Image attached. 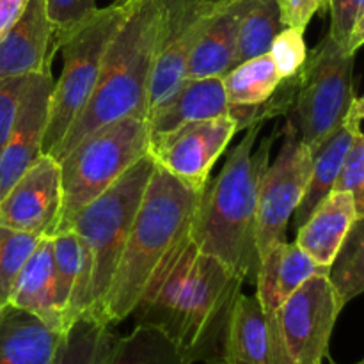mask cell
I'll return each instance as SVG.
<instances>
[{"label":"cell","instance_id":"cell-1","mask_svg":"<svg viewBox=\"0 0 364 364\" xmlns=\"http://www.w3.org/2000/svg\"><path fill=\"white\" fill-rule=\"evenodd\" d=\"M244 277L188 242L149 297L135 308V323L166 334L185 364L220 358L228 322Z\"/></svg>","mask_w":364,"mask_h":364},{"label":"cell","instance_id":"cell-2","mask_svg":"<svg viewBox=\"0 0 364 364\" xmlns=\"http://www.w3.org/2000/svg\"><path fill=\"white\" fill-rule=\"evenodd\" d=\"M199 194L155 164L112 283L96 316L100 322L112 327L123 322L155 291L191 242Z\"/></svg>","mask_w":364,"mask_h":364},{"label":"cell","instance_id":"cell-3","mask_svg":"<svg viewBox=\"0 0 364 364\" xmlns=\"http://www.w3.org/2000/svg\"><path fill=\"white\" fill-rule=\"evenodd\" d=\"M263 124H252L226 156L223 169L206 181L196 206L191 240L203 255L220 259L244 281L255 277L259 267L256 247V212L259 183L269 167L274 134L255 142Z\"/></svg>","mask_w":364,"mask_h":364},{"label":"cell","instance_id":"cell-4","mask_svg":"<svg viewBox=\"0 0 364 364\" xmlns=\"http://www.w3.org/2000/svg\"><path fill=\"white\" fill-rule=\"evenodd\" d=\"M173 0H132L107 46L98 82L85 109L52 153L57 162L100 128L130 116H148V92L156 50Z\"/></svg>","mask_w":364,"mask_h":364},{"label":"cell","instance_id":"cell-5","mask_svg":"<svg viewBox=\"0 0 364 364\" xmlns=\"http://www.w3.org/2000/svg\"><path fill=\"white\" fill-rule=\"evenodd\" d=\"M153 171L155 160L148 153L85 205L71 223L70 230L82 238L91 258V309L87 316L96 318L102 309Z\"/></svg>","mask_w":364,"mask_h":364},{"label":"cell","instance_id":"cell-6","mask_svg":"<svg viewBox=\"0 0 364 364\" xmlns=\"http://www.w3.org/2000/svg\"><path fill=\"white\" fill-rule=\"evenodd\" d=\"M149 151L148 117L130 116L100 128L60 160L63 206L57 233Z\"/></svg>","mask_w":364,"mask_h":364},{"label":"cell","instance_id":"cell-7","mask_svg":"<svg viewBox=\"0 0 364 364\" xmlns=\"http://www.w3.org/2000/svg\"><path fill=\"white\" fill-rule=\"evenodd\" d=\"M132 0H116L96 9L70 32L57 48L63 50V71L53 82L48 123L41 153L52 155L63 142L73 121L85 109L102 71L107 46L130 9Z\"/></svg>","mask_w":364,"mask_h":364},{"label":"cell","instance_id":"cell-8","mask_svg":"<svg viewBox=\"0 0 364 364\" xmlns=\"http://www.w3.org/2000/svg\"><path fill=\"white\" fill-rule=\"evenodd\" d=\"M288 80L299 135L313 153L343 124L354 102V55L327 34L308 52L301 71Z\"/></svg>","mask_w":364,"mask_h":364},{"label":"cell","instance_id":"cell-9","mask_svg":"<svg viewBox=\"0 0 364 364\" xmlns=\"http://www.w3.org/2000/svg\"><path fill=\"white\" fill-rule=\"evenodd\" d=\"M283 146L267 167L259 183L256 212V247L259 259L281 242H287L291 215L301 205L311 174V149L301 141L299 130L288 121Z\"/></svg>","mask_w":364,"mask_h":364},{"label":"cell","instance_id":"cell-10","mask_svg":"<svg viewBox=\"0 0 364 364\" xmlns=\"http://www.w3.org/2000/svg\"><path fill=\"white\" fill-rule=\"evenodd\" d=\"M341 309L327 274L309 277L281 304L276 316L291 363L320 364L327 358Z\"/></svg>","mask_w":364,"mask_h":364},{"label":"cell","instance_id":"cell-11","mask_svg":"<svg viewBox=\"0 0 364 364\" xmlns=\"http://www.w3.org/2000/svg\"><path fill=\"white\" fill-rule=\"evenodd\" d=\"M238 130L237 119L231 114L196 121L149 142L148 153L156 166L201 192L210 180L213 164Z\"/></svg>","mask_w":364,"mask_h":364},{"label":"cell","instance_id":"cell-12","mask_svg":"<svg viewBox=\"0 0 364 364\" xmlns=\"http://www.w3.org/2000/svg\"><path fill=\"white\" fill-rule=\"evenodd\" d=\"M60 206V164L52 155L41 153L0 199V224L38 237H53Z\"/></svg>","mask_w":364,"mask_h":364},{"label":"cell","instance_id":"cell-13","mask_svg":"<svg viewBox=\"0 0 364 364\" xmlns=\"http://www.w3.org/2000/svg\"><path fill=\"white\" fill-rule=\"evenodd\" d=\"M215 0H173L156 50L148 92V114L166 102L187 77L188 60L205 31ZM148 117V116H146Z\"/></svg>","mask_w":364,"mask_h":364},{"label":"cell","instance_id":"cell-14","mask_svg":"<svg viewBox=\"0 0 364 364\" xmlns=\"http://www.w3.org/2000/svg\"><path fill=\"white\" fill-rule=\"evenodd\" d=\"M52 89L50 68L28 77L13 130L0 151V199L41 155Z\"/></svg>","mask_w":364,"mask_h":364},{"label":"cell","instance_id":"cell-15","mask_svg":"<svg viewBox=\"0 0 364 364\" xmlns=\"http://www.w3.org/2000/svg\"><path fill=\"white\" fill-rule=\"evenodd\" d=\"M228 364H294L284 347L277 316L255 295H238L223 345Z\"/></svg>","mask_w":364,"mask_h":364},{"label":"cell","instance_id":"cell-16","mask_svg":"<svg viewBox=\"0 0 364 364\" xmlns=\"http://www.w3.org/2000/svg\"><path fill=\"white\" fill-rule=\"evenodd\" d=\"M53 28L45 0H28L13 27L0 38V80L39 73L52 66Z\"/></svg>","mask_w":364,"mask_h":364},{"label":"cell","instance_id":"cell-17","mask_svg":"<svg viewBox=\"0 0 364 364\" xmlns=\"http://www.w3.org/2000/svg\"><path fill=\"white\" fill-rule=\"evenodd\" d=\"M231 114L223 77L185 78L180 87L148 114L149 142L196 121Z\"/></svg>","mask_w":364,"mask_h":364},{"label":"cell","instance_id":"cell-18","mask_svg":"<svg viewBox=\"0 0 364 364\" xmlns=\"http://www.w3.org/2000/svg\"><path fill=\"white\" fill-rule=\"evenodd\" d=\"M252 0H215L205 31L188 60L187 77H224L237 66V41L242 18Z\"/></svg>","mask_w":364,"mask_h":364},{"label":"cell","instance_id":"cell-19","mask_svg":"<svg viewBox=\"0 0 364 364\" xmlns=\"http://www.w3.org/2000/svg\"><path fill=\"white\" fill-rule=\"evenodd\" d=\"M7 304L38 316L57 333H66L68 322L57 302L52 238L43 237L14 283Z\"/></svg>","mask_w":364,"mask_h":364},{"label":"cell","instance_id":"cell-20","mask_svg":"<svg viewBox=\"0 0 364 364\" xmlns=\"http://www.w3.org/2000/svg\"><path fill=\"white\" fill-rule=\"evenodd\" d=\"M358 219L354 198L333 191L297 230V244L318 267L329 272L345 237Z\"/></svg>","mask_w":364,"mask_h":364},{"label":"cell","instance_id":"cell-21","mask_svg":"<svg viewBox=\"0 0 364 364\" xmlns=\"http://www.w3.org/2000/svg\"><path fill=\"white\" fill-rule=\"evenodd\" d=\"M53 269L57 302L68 327L91 309V258L82 238L73 230L53 235Z\"/></svg>","mask_w":364,"mask_h":364},{"label":"cell","instance_id":"cell-22","mask_svg":"<svg viewBox=\"0 0 364 364\" xmlns=\"http://www.w3.org/2000/svg\"><path fill=\"white\" fill-rule=\"evenodd\" d=\"M316 274H327L301 249L297 242H281L259 259L256 297L267 313L276 315L284 301Z\"/></svg>","mask_w":364,"mask_h":364},{"label":"cell","instance_id":"cell-23","mask_svg":"<svg viewBox=\"0 0 364 364\" xmlns=\"http://www.w3.org/2000/svg\"><path fill=\"white\" fill-rule=\"evenodd\" d=\"M63 333L7 304L0 309V364H53Z\"/></svg>","mask_w":364,"mask_h":364},{"label":"cell","instance_id":"cell-24","mask_svg":"<svg viewBox=\"0 0 364 364\" xmlns=\"http://www.w3.org/2000/svg\"><path fill=\"white\" fill-rule=\"evenodd\" d=\"M361 132V128L352 127V124L345 123L338 128L336 132L329 135L315 151L311 164V174H309L308 187H306L304 198H302L301 205L294 212L295 215V226L299 228L309 219L316 206L334 191L338 176H340L341 166L345 162L348 149H350L352 141H354L355 134Z\"/></svg>","mask_w":364,"mask_h":364},{"label":"cell","instance_id":"cell-25","mask_svg":"<svg viewBox=\"0 0 364 364\" xmlns=\"http://www.w3.org/2000/svg\"><path fill=\"white\" fill-rule=\"evenodd\" d=\"M279 71L270 53L237 64L223 77L228 103L233 107H258L272 98L281 85Z\"/></svg>","mask_w":364,"mask_h":364},{"label":"cell","instance_id":"cell-26","mask_svg":"<svg viewBox=\"0 0 364 364\" xmlns=\"http://www.w3.org/2000/svg\"><path fill=\"white\" fill-rule=\"evenodd\" d=\"M117 338L112 326L80 316L63 333L53 364H103Z\"/></svg>","mask_w":364,"mask_h":364},{"label":"cell","instance_id":"cell-27","mask_svg":"<svg viewBox=\"0 0 364 364\" xmlns=\"http://www.w3.org/2000/svg\"><path fill=\"white\" fill-rule=\"evenodd\" d=\"M103 364H185L173 341L151 326L135 323L134 331L117 338Z\"/></svg>","mask_w":364,"mask_h":364},{"label":"cell","instance_id":"cell-28","mask_svg":"<svg viewBox=\"0 0 364 364\" xmlns=\"http://www.w3.org/2000/svg\"><path fill=\"white\" fill-rule=\"evenodd\" d=\"M341 306L364 294V215L358 217L329 269Z\"/></svg>","mask_w":364,"mask_h":364},{"label":"cell","instance_id":"cell-29","mask_svg":"<svg viewBox=\"0 0 364 364\" xmlns=\"http://www.w3.org/2000/svg\"><path fill=\"white\" fill-rule=\"evenodd\" d=\"M283 28L274 0H252L238 28L237 64L269 53L272 41Z\"/></svg>","mask_w":364,"mask_h":364},{"label":"cell","instance_id":"cell-30","mask_svg":"<svg viewBox=\"0 0 364 364\" xmlns=\"http://www.w3.org/2000/svg\"><path fill=\"white\" fill-rule=\"evenodd\" d=\"M43 237L0 224V306H7L14 283Z\"/></svg>","mask_w":364,"mask_h":364},{"label":"cell","instance_id":"cell-31","mask_svg":"<svg viewBox=\"0 0 364 364\" xmlns=\"http://www.w3.org/2000/svg\"><path fill=\"white\" fill-rule=\"evenodd\" d=\"M269 53L283 80L295 77L304 66L306 57H308L304 32L284 27L272 41Z\"/></svg>","mask_w":364,"mask_h":364},{"label":"cell","instance_id":"cell-32","mask_svg":"<svg viewBox=\"0 0 364 364\" xmlns=\"http://www.w3.org/2000/svg\"><path fill=\"white\" fill-rule=\"evenodd\" d=\"M45 2L46 14L53 28V52H57L59 43L73 28H77L98 9L95 0H45Z\"/></svg>","mask_w":364,"mask_h":364},{"label":"cell","instance_id":"cell-33","mask_svg":"<svg viewBox=\"0 0 364 364\" xmlns=\"http://www.w3.org/2000/svg\"><path fill=\"white\" fill-rule=\"evenodd\" d=\"M334 191L348 192L354 198L358 217L364 215V134L358 132L341 166Z\"/></svg>","mask_w":364,"mask_h":364},{"label":"cell","instance_id":"cell-34","mask_svg":"<svg viewBox=\"0 0 364 364\" xmlns=\"http://www.w3.org/2000/svg\"><path fill=\"white\" fill-rule=\"evenodd\" d=\"M28 77L31 75L2 78L0 80V151L6 146L11 130H13L18 105H20L21 95H23Z\"/></svg>","mask_w":364,"mask_h":364},{"label":"cell","instance_id":"cell-35","mask_svg":"<svg viewBox=\"0 0 364 364\" xmlns=\"http://www.w3.org/2000/svg\"><path fill=\"white\" fill-rule=\"evenodd\" d=\"M331 28L327 34L347 50L355 21L364 11V0H329Z\"/></svg>","mask_w":364,"mask_h":364},{"label":"cell","instance_id":"cell-36","mask_svg":"<svg viewBox=\"0 0 364 364\" xmlns=\"http://www.w3.org/2000/svg\"><path fill=\"white\" fill-rule=\"evenodd\" d=\"M284 27L304 32L316 13L329 9V0H274Z\"/></svg>","mask_w":364,"mask_h":364},{"label":"cell","instance_id":"cell-37","mask_svg":"<svg viewBox=\"0 0 364 364\" xmlns=\"http://www.w3.org/2000/svg\"><path fill=\"white\" fill-rule=\"evenodd\" d=\"M28 0H0V38L13 27Z\"/></svg>","mask_w":364,"mask_h":364},{"label":"cell","instance_id":"cell-38","mask_svg":"<svg viewBox=\"0 0 364 364\" xmlns=\"http://www.w3.org/2000/svg\"><path fill=\"white\" fill-rule=\"evenodd\" d=\"M363 45H364V11L361 13V16H359V20L355 21L354 31H352L350 39H348L347 43V52L352 53V55H355V52H358Z\"/></svg>","mask_w":364,"mask_h":364},{"label":"cell","instance_id":"cell-39","mask_svg":"<svg viewBox=\"0 0 364 364\" xmlns=\"http://www.w3.org/2000/svg\"><path fill=\"white\" fill-rule=\"evenodd\" d=\"M363 119H364V96H361V98H354V102H352L350 109H348L347 112V117H345V123L361 128Z\"/></svg>","mask_w":364,"mask_h":364},{"label":"cell","instance_id":"cell-40","mask_svg":"<svg viewBox=\"0 0 364 364\" xmlns=\"http://www.w3.org/2000/svg\"><path fill=\"white\" fill-rule=\"evenodd\" d=\"M205 364H228L226 359L220 355V358H213V359H208V361H205Z\"/></svg>","mask_w":364,"mask_h":364},{"label":"cell","instance_id":"cell-41","mask_svg":"<svg viewBox=\"0 0 364 364\" xmlns=\"http://www.w3.org/2000/svg\"><path fill=\"white\" fill-rule=\"evenodd\" d=\"M355 364H364V359H361V361H359V363H355Z\"/></svg>","mask_w":364,"mask_h":364},{"label":"cell","instance_id":"cell-42","mask_svg":"<svg viewBox=\"0 0 364 364\" xmlns=\"http://www.w3.org/2000/svg\"><path fill=\"white\" fill-rule=\"evenodd\" d=\"M0 309H2V306H0Z\"/></svg>","mask_w":364,"mask_h":364},{"label":"cell","instance_id":"cell-43","mask_svg":"<svg viewBox=\"0 0 364 364\" xmlns=\"http://www.w3.org/2000/svg\"><path fill=\"white\" fill-rule=\"evenodd\" d=\"M320 364H323V363H320Z\"/></svg>","mask_w":364,"mask_h":364}]
</instances>
